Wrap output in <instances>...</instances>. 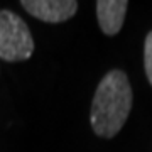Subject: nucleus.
I'll use <instances>...</instances> for the list:
<instances>
[{
  "label": "nucleus",
  "mask_w": 152,
  "mask_h": 152,
  "mask_svg": "<svg viewBox=\"0 0 152 152\" xmlns=\"http://www.w3.org/2000/svg\"><path fill=\"white\" fill-rule=\"evenodd\" d=\"M20 5L32 17L49 24L69 20L78 10L75 0H22Z\"/></svg>",
  "instance_id": "7ed1b4c3"
},
{
  "label": "nucleus",
  "mask_w": 152,
  "mask_h": 152,
  "mask_svg": "<svg viewBox=\"0 0 152 152\" xmlns=\"http://www.w3.org/2000/svg\"><path fill=\"white\" fill-rule=\"evenodd\" d=\"M144 69L152 86V31L147 34L145 42H144Z\"/></svg>",
  "instance_id": "39448f33"
},
{
  "label": "nucleus",
  "mask_w": 152,
  "mask_h": 152,
  "mask_svg": "<svg viewBox=\"0 0 152 152\" xmlns=\"http://www.w3.org/2000/svg\"><path fill=\"white\" fill-rule=\"evenodd\" d=\"M34 39L27 24L12 10H0V58L9 63L29 59Z\"/></svg>",
  "instance_id": "f03ea898"
},
{
  "label": "nucleus",
  "mask_w": 152,
  "mask_h": 152,
  "mask_svg": "<svg viewBox=\"0 0 152 152\" xmlns=\"http://www.w3.org/2000/svg\"><path fill=\"white\" fill-rule=\"evenodd\" d=\"M129 2L127 0H98L96 19L100 29L107 36H115L124 26Z\"/></svg>",
  "instance_id": "20e7f679"
},
{
  "label": "nucleus",
  "mask_w": 152,
  "mask_h": 152,
  "mask_svg": "<svg viewBox=\"0 0 152 152\" xmlns=\"http://www.w3.org/2000/svg\"><path fill=\"white\" fill-rule=\"evenodd\" d=\"M132 110L130 81L122 69H112L102 78L90 110V124L98 137L112 139L122 130Z\"/></svg>",
  "instance_id": "f257e3e1"
}]
</instances>
